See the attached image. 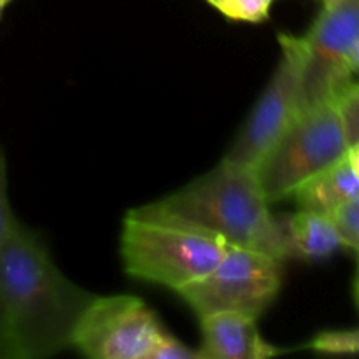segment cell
<instances>
[{
	"mask_svg": "<svg viewBox=\"0 0 359 359\" xmlns=\"http://www.w3.org/2000/svg\"><path fill=\"white\" fill-rule=\"evenodd\" d=\"M207 2H209L210 6L216 7V9H219V6H221V4H223V0H207Z\"/></svg>",
	"mask_w": 359,
	"mask_h": 359,
	"instance_id": "obj_22",
	"label": "cell"
},
{
	"mask_svg": "<svg viewBox=\"0 0 359 359\" xmlns=\"http://www.w3.org/2000/svg\"><path fill=\"white\" fill-rule=\"evenodd\" d=\"M121 259L132 279L175 291L205 276L228 245L184 224L130 210L123 219Z\"/></svg>",
	"mask_w": 359,
	"mask_h": 359,
	"instance_id": "obj_3",
	"label": "cell"
},
{
	"mask_svg": "<svg viewBox=\"0 0 359 359\" xmlns=\"http://www.w3.org/2000/svg\"><path fill=\"white\" fill-rule=\"evenodd\" d=\"M359 42V0L323 7L300 37L304 109L337 98L353 83V55Z\"/></svg>",
	"mask_w": 359,
	"mask_h": 359,
	"instance_id": "obj_7",
	"label": "cell"
},
{
	"mask_svg": "<svg viewBox=\"0 0 359 359\" xmlns=\"http://www.w3.org/2000/svg\"><path fill=\"white\" fill-rule=\"evenodd\" d=\"M321 2H323V7H330V6H333V4L340 2V0H321Z\"/></svg>",
	"mask_w": 359,
	"mask_h": 359,
	"instance_id": "obj_21",
	"label": "cell"
},
{
	"mask_svg": "<svg viewBox=\"0 0 359 359\" xmlns=\"http://www.w3.org/2000/svg\"><path fill=\"white\" fill-rule=\"evenodd\" d=\"M93 298L60 270L44 241L16 221L0 245V358L42 359L70 349Z\"/></svg>",
	"mask_w": 359,
	"mask_h": 359,
	"instance_id": "obj_1",
	"label": "cell"
},
{
	"mask_svg": "<svg viewBox=\"0 0 359 359\" xmlns=\"http://www.w3.org/2000/svg\"><path fill=\"white\" fill-rule=\"evenodd\" d=\"M349 149L337 98L305 107L255 167L256 179L270 203L291 198L307 179L337 161Z\"/></svg>",
	"mask_w": 359,
	"mask_h": 359,
	"instance_id": "obj_4",
	"label": "cell"
},
{
	"mask_svg": "<svg viewBox=\"0 0 359 359\" xmlns=\"http://www.w3.org/2000/svg\"><path fill=\"white\" fill-rule=\"evenodd\" d=\"M273 0H223L219 13L235 21L259 23L269 16Z\"/></svg>",
	"mask_w": 359,
	"mask_h": 359,
	"instance_id": "obj_15",
	"label": "cell"
},
{
	"mask_svg": "<svg viewBox=\"0 0 359 359\" xmlns=\"http://www.w3.org/2000/svg\"><path fill=\"white\" fill-rule=\"evenodd\" d=\"M283 259L245 248H226L203 277L177 291L198 318L214 312H241L258 319L277 298Z\"/></svg>",
	"mask_w": 359,
	"mask_h": 359,
	"instance_id": "obj_5",
	"label": "cell"
},
{
	"mask_svg": "<svg viewBox=\"0 0 359 359\" xmlns=\"http://www.w3.org/2000/svg\"><path fill=\"white\" fill-rule=\"evenodd\" d=\"M353 297H354V304H356V307L359 311V263H358L356 277H354V284H353Z\"/></svg>",
	"mask_w": 359,
	"mask_h": 359,
	"instance_id": "obj_19",
	"label": "cell"
},
{
	"mask_svg": "<svg viewBox=\"0 0 359 359\" xmlns=\"http://www.w3.org/2000/svg\"><path fill=\"white\" fill-rule=\"evenodd\" d=\"M309 347L323 354H359V328L323 332Z\"/></svg>",
	"mask_w": 359,
	"mask_h": 359,
	"instance_id": "obj_12",
	"label": "cell"
},
{
	"mask_svg": "<svg viewBox=\"0 0 359 359\" xmlns=\"http://www.w3.org/2000/svg\"><path fill=\"white\" fill-rule=\"evenodd\" d=\"M255 168L219 163L177 191L135 212L203 231L228 248H245L287 262L280 216L270 209Z\"/></svg>",
	"mask_w": 359,
	"mask_h": 359,
	"instance_id": "obj_2",
	"label": "cell"
},
{
	"mask_svg": "<svg viewBox=\"0 0 359 359\" xmlns=\"http://www.w3.org/2000/svg\"><path fill=\"white\" fill-rule=\"evenodd\" d=\"M353 67H354V72H359V42L354 49V55H353Z\"/></svg>",
	"mask_w": 359,
	"mask_h": 359,
	"instance_id": "obj_20",
	"label": "cell"
},
{
	"mask_svg": "<svg viewBox=\"0 0 359 359\" xmlns=\"http://www.w3.org/2000/svg\"><path fill=\"white\" fill-rule=\"evenodd\" d=\"M359 196V177L347 161H337L332 167L325 168L298 186L291 198L297 203V209L332 216L335 210Z\"/></svg>",
	"mask_w": 359,
	"mask_h": 359,
	"instance_id": "obj_11",
	"label": "cell"
},
{
	"mask_svg": "<svg viewBox=\"0 0 359 359\" xmlns=\"http://www.w3.org/2000/svg\"><path fill=\"white\" fill-rule=\"evenodd\" d=\"M6 2H7V4H9V2H11V0H6Z\"/></svg>",
	"mask_w": 359,
	"mask_h": 359,
	"instance_id": "obj_24",
	"label": "cell"
},
{
	"mask_svg": "<svg viewBox=\"0 0 359 359\" xmlns=\"http://www.w3.org/2000/svg\"><path fill=\"white\" fill-rule=\"evenodd\" d=\"M256 321L241 312L202 316L200 359H269L286 353L263 339Z\"/></svg>",
	"mask_w": 359,
	"mask_h": 359,
	"instance_id": "obj_9",
	"label": "cell"
},
{
	"mask_svg": "<svg viewBox=\"0 0 359 359\" xmlns=\"http://www.w3.org/2000/svg\"><path fill=\"white\" fill-rule=\"evenodd\" d=\"M198 358V351H193L186 346L184 342L175 339L174 335H170L168 332H165L160 335V339L154 344L153 351H151L149 359H195Z\"/></svg>",
	"mask_w": 359,
	"mask_h": 359,
	"instance_id": "obj_17",
	"label": "cell"
},
{
	"mask_svg": "<svg viewBox=\"0 0 359 359\" xmlns=\"http://www.w3.org/2000/svg\"><path fill=\"white\" fill-rule=\"evenodd\" d=\"M280 58L223 160L255 168L304 111L300 37L280 35Z\"/></svg>",
	"mask_w": 359,
	"mask_h": 359,
	"instance_id": "obj_6",
	"label": "cell"
},
{
	"mask_svg": "<svg viewBox=\"0 0 359 359\" xmlns=\"http://www.w3.org/2000/svg\"><path fill=\"white\" fill-rule=\"evenodd\" d=\"M347 161H349V165L353 167V170L356 172V175L359 177V140L353 144V146H349V149H347Z\"/></svg>",
	"mask_w": 359,
	"mask_h": 359,
	"instance_id": "obj_18",
	"label": "cell"
},
{
	"mask_svg": "<svg viewBox=\"0 0 359 359\" xmlns=\"http://www.w3.org/2000/svg\"><path fill=\"white\" fill-rule=\"evenodd\" d=\"M340 118L349 146L359 140V83H351L342 93L337 97Z\"/></svg>",
	"mask_w": 359,
	"mask_h": 359,
	"instance_id": "obj_14",
	"label": "cell"
},
{
	"mask_svg": "<svg viewBox=\"0 0 359 359\" xmlns=\"http://www.w3.org/2000/svg\"><path fill=\"white\" fill-rule=\"evenodd\" d=\"M161 333L156 314L142 298L95 297L77 323L72 347L91 359H149Z\"/></svg>",
	"mask_w": 359,
	"mask_h": 359,
	"instance_id": "obj_8",
	"label": "cell"
},
{
	"mask_svg": "<svg viewBox=\"0 0 359 359\" xmlns=\"http://www.w3.org/2000/svg\"><path fill=\"white\" fill-rule=\"evenodd\" d=\"M330 217L335 223L344 248L351 249L359 256V196L340 207Z\"/></svg>",
	"mask_w": 359,
	"mask_h": 359,
	"instance_id": "obj_13",
	"label": "cell"
},
{
	"mask_svg": "<svg viewBox=\"0 0 359 359\" xmlns=\"http://www.w3.org/2000/svg\"><path fill=\"white\" fill-rule=\"evenodd\" d=\"M13 209L9 202V179H7V160L2 146H0V245L9 237L11 230L16 224Z\"/></svg>",
	"mask_w": 359,
	"mask_h": 359,
	"instance_id": "obj_16",
	"label": "cell"
},
{
	"mask_svg": "<svg viewBox=\"0 0 359 359\" xmlns=\"http://www.w3.org/2000/svg\"><path fill=\"white\" fill-rule=\"evenodd\" d=\"M280 224L287 259L318 262L344 248L335 223L325 214L298 209L297 212L280 216Z\"/></svg>",
	"mask_w": 359,
	"mask_h": 359,
	"instance_id": "obj_10",
	"label": "cell"
},
{
	"mask_svg": "<svg viewBox=\"0 0 359 359\" xmlns=\"http://www.w3.org/2000/svg\"><path fill=\"white\" fill-rule=\"evenodd\" d=\"M6 6H7L6 0H0V16H2V13H4V9H6Z\"/></svg>",
	"mask_w": 359,
	"mask_h": 359,
	"instance_id": "obj_23",
	"label": "cell"
}]
</instances>
